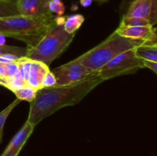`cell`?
Here are the masks:
<instances>
[{
	"label": "cell",
	"instance_id": "1",
	"mask_svg": "<svg viewBox=\"0 0 157 156\" xmlns=\"http://www.w3.org/2000/svg\"><path fill=\"white\" fill-rule=\"evenodd\" d=\"M102 82L104 80L96 71L76 84L54 86L37 90L36 96L31 102L27 121L35 127L60 109L78 104Z\"/></svg>",
	"mask_w": 157,
	"mask_h": 156
},
{
	"label": "cell",
	"instance_id": "2",
	"mask_svg": "<svg viewBox=\"0 0 157 156\" xmlns=\"http://www.w3.org/2000/svg\"><path fill=\"white\" fill-rule=\"evenodd\" d=\"M58 21L59 16L54 14L41 17L18 15L0 18V34L23 41L29 49L36 45Z\"/></svg>",
	"mask_w": 157,
	"mask_h": 156
},
{
	"label": "cell",
	"instance_id": "3",
	"mask_svg": "<svg viewBox=\"0 0 157 156\" xmlns=\"http://www.w3.org/2000/svg\"><path fill=\"white\" fill-rule=\"evenodd\" d=\"M140 45L157 46V42L125 38L114 31L101 44L76 59L89 70L96 72L117 55Z\"/></svg>",
	"mask_w": 157,
	"mask_h": 156
},
{
	"label": "cell",
	"instance_id": "4",
	"mask_svg": "<svg viewBox=\"0 0 157 156\" xmlns=\"http://www.w3.org/2000/svg\"><path fill=\"white\" fill-rule=\"evenodd\" d=\"M64 21L65 18L64 17L59 16L58 24L51 29L36 45L28 49L25 57L47 66L50 65L52 61L67 48L75 38V33H67L64 30Z\"/></svg>",
	"mask_w": 157,
	"mask_h": 156
},
{
	"label": "cell",
	"instance_id": "5",
	"mask_svg": "<svg viewBox=\"0 0 157 156\" xmlns=\"http://www.w3.org/2000/svg\"><path fill=\"white\" fill-rule=\"evenodd\" d=\"M143 68L141 60L134 53V48L117 55L98 71L103 80L112 79L123 75L135 73Z\"/></svg>",
	"mask_w": 157,
	"mask_h": 156
},
{
	"label": "cell",
	"instance_id": "6",
	"mask_svg": "<svg viewBox=\"0 0 157 156\" xmlns=\"http://www.w3.org/2000/svg\"><path fill=\"white\" fill-rule=\"evenodd\" d=\"M52 72L56 78L55 86L76 84L94 73L83 66L77 59L72 60L67 64L54 69Z\"/></svg>",
	"mask_w": 157,
	"mask_h": 156
},
{
	"label": "cell",
	"instance_id": "7",
	"mask_svg": "<svg viewBox=\"0 0 157 156\" xmlns=\"http://www.w3.org/2000/svg\"><path fill=\"white\" fill-rule=\"evenodd\" d=\"M123 16L148 20L153 26L157 21V0H124Z\"/></svg>",
	"mask_w": 157,
	"mask_h": 156
},
{
	"label": "cell",
	"instance_id": "8",
	"mask_svg": "<svg viewBox=\"0 0 157 156\" xmlns=\"http://www.w3.org/2000/svg\"><path fill=\"white\" fill-rule=\"evenodd\" d=\"M51 0H16L20 15L41 17L53 15L48 8Z\"/></svg>",
	"mask_w": 157,
	"mask_h": 156
},
{
	"label": "cell",
	"instance_id": "9",
	"mask_svg": "<svg viewBox=\"0 0 157 156\" xmlns=\"http://www.w3.org/2000/svg\"><path fill=\"white\" fill-rule=\"evenodd\" d=\"M35 126L26 121L21 129L15 135L1 156H18L20 151L33 132Z\"/></svg>",
	"mask_w": 157,
	"mask_h": 156
},
{
	"label": "cell",
	"instance_id": "10",
	"mask_svg": "<svg viewBox=\"0 0 157 156\" xmlns=\"http://www.w3.org/2000/svg\"><path fill=\"white\" fill-rule=\"evenodd\" d=\"M115 32L120 35L132 39L145 40L156 42V28L154 26H136L124 27L119 25Z\"/></svg>",
	"mask_w": 157,
	"mask_h": 156
},
{
	"label": "cell",
	"instance_id": "11",
	"mask_svg": "<svg viewBox=\"0 0 157 156\" xmlns=\"http://www.w3.org/2000/svg\"><path fill=\"white\" fill-rule=\"evenodd\" d=\"M48 71V66L39 61L32 60L28 77L27 85L36 90H40L41 88L43 79Z\"/></svg>",
	"mask_w": 157,
	"mask_h": 156
},
{
	"label": "cell",
	"instance_id": "12",
	"mask_svg": "<svg viewBox=\"0 0 157 156\" xmlns=\"http://www.w3.org/2000/svg\"><path fill=\"white\" fill-rule=\"evenodd\" d=\"M134 53L138 59L157 62V46H138L134 48Z\"/></svg>",
	"mask_w": 157,
	"mask_h": 156
},
{
	"label": "cell",
	"instance_id": "13",
	"mask_svg": "<svg viewBox=\"0 0 157 156\" xmlns=\"http://www.w3.org/2000/svg\"><path fill=\"white\" fill-rule=\"evenodd\" d=\"M84 17L81 14H75L67 16L64 22V28L67 33H75L84 23Z\"/></svg>",
	"mask_w": 157,
	"mask_h": 156
},
{
	"label": "cell",
	"instance_id": "14",
	"mask_svg": "<svg viewBox=\"0 0 157 156\" xmlns=\"http://www.w3.org/2000/svg\"><path fill=\"white\" fill-rule=\"evenodd\" d=\"M18 15L16 0H0V18Z\"/></svg>",
	"mask_w": 157,
	"mask_h": 156
},
{
	"label": "cell",
	"instance_id": "15",
	"mask_svg": "<svg viewBox=\"0 0 157 156\" xmlns=\"http://www.w3.org/2000/svg\"><path fill=\"white\" fill-rule=\"evenodd\" d=\"M6 87L9 90H12V92L28 86L27 83H26L25 80L24 76H23L22 73H21L20 70H18V73L14 76L9 78V79H6Z\"/></svg>",
	"mask_w": 157,
	"mask_h": 156
},
{
	"label": "cell",
	"instance_id": "16",
	"mask_svg": "<svg viewBox=\"0 0 157 156\" xmlns=\"http://www.w3.org/2000/svg\"><path fill=\"white\" fill-rule=\"evenodd\" d=\"M13 93L16 96L17 99H20L21 101L24 100L31 102L34 100V99L36 96L37 90L32 87H29V86H26V87H22L19 90H15Z\"/></svg>",
	"mask_w": 157,
	"mask_h": 156
},
{
	"label": "cell",
	"instance_id": "17",
	"mask_svg": "<svg viewBox=\"0 0 157 156\" xmlns=\"http://www.w3.org/2000/svg\"><path fill=\"white\" fill-rule=\"evenodd\" d=\"M27 50V47H15V46L4 44V45H0V56L5 54H12L20 58L21 57L25 56Z\"/></svg>",
	"mask_w": 157,
	"mask_h": 156
},
{
	"label": "cell",
	"instance_id": "18",
	"mask_svg": "<svg viewBox=\"0 0 157 156\" xmlns=\"http://www.w3.org/2000/svg\"><path fill=\"white\" fill-rule=\"evenodd\" d=\"M120 25L124 27H136V26H150L152 24L148 20L144 18L123 16Z\"/></svg>",
	"mask_w": 157,
	"mask_h": 156
},
{
	"label": "cell",
	"instance_id": "19",
	"mask_svg": "<svg viewBox=\"0 0 157 156\" xmlns=\"http://www.w3.org/2000/svg\"><path fill=\"white\" fill-rule=\"evenodd\" d=\"M20 102H21V100L16 98V99H15L12 103L9 104L6 109H4L2 111L0 112V142H2V139L3 128H4V125L6 122V119H7L8 116L10 115L11 112L13 110V109H15V107Z\"/></svg>",
	"mask_w": 157,
	"mask_h": 156
},
{
	"label": "cell",
	"instance_id": "20",
	"mask_svg": "<svg viewBox=\"0 0 157 156\" xmlns=\"http://www.w3.org/2000/svg\"><path fill=\"white\" fill-rule=\"evenodd\" d=\"M48 8L52 14H56L58 16H61L65 11V6L61 0H51Z\"/></svg>",
	"mask_w": 157,
	"mask_h": 156
},
{
	"label": "cell",
	"instance_id": "21",
	"mask_svg": "<svg viewBox=\"0 0 157 156\" xmlns=\"http://www.w3.org/2000/svg\"><path fill=\"white\" fill-rule=\"evenodd\" d=\"M4 67L5 73H6V80L14 76L19 70V67H18V64L17 62L4 64Z\"/></svg>",
	"mask_w": 157,
	"mask_h": 156
},
{
	"label": "cell",
	"instance_id": "22",
	"mask_svg": "<svg viewBox=\"0 0 157 156\" xmlns=\"http://www.w3.org/2000/svg\"><path fill=\"white\" fill-rule=\"evenodd\" d=\"M56 85V78L54 73L51 70H49L43 79L41 83V88H45V87H54Z\"/></svg>",
	"mask_w": 157,
	"mask_h": 156
},
{
	"label": "cell",
	"instance_id": "23",
	"mask_svg": "<svg viewBox=\"0 0 157 156\" xmlns=\"http://www.w3.org/2000/svg\"><path fill=\"white\" fill-rule=\"evenodd\" d=\"M141 63H142V67H146V68H149L150 70H151L152 71L154 72L155 73H157V62L155 61H142L141 60Z\"/></svg>",
	"mask_w": 157,
	"mask_h": 156
},
{
	"label": "cell",
	"instance_id": "24",
	"mask_svg": "<svg viewBox=\"0 0 157 156\" xmlns=\"http://www.w3.org/2000/svg\"><path fill=\"white\" fill-rule=\"evenodd\" d=\"M0 79L6 80V73H5L4 64L0 63Z\"/></svg>",
	"mask_w": 157,
	"mask_h": 156
},
{
	"label": "cell",
	"instance_id": "25",
	"mask_svg": "<svg viewBox=\"0 0 157 156\" xmlns=\"http://www.w3.org/2000/svg\"><path fill=\"white\" fill-rule=\"evenodd\" d=\"M92 2V0H81L80 3L83 7H89L91 5Z\"/></svg>",
	"mask_w": 157,
	"mask_h": 156
},
{
	"label": "cell",
	"instance_id": "26",
	"mask_svg": "<svg viewBox=\"0 0 157 156\" xmlns=\"http://www.w3.org/2000/svg\"><path fill=\"white\" fill-rule=\"evenodd\" d=\"M4 44H6V37L0 34V45H4Z\"/></svg>",
	"mask_w": 157,
	"mask_h": 156
},
{
	"label": "cell",
	"instance_id": "27",
	"mask_svg": "<svg viewBox=\"0 0 157 156\" xmlns=\"http://www.w3.org/2000/svg\"><path fill=\"white\" fill-rule=\"evenodd\" d=\"M0 86H2V87H6V81L5 80L0 79Z\"/></svg>",
	"mask_w": 157,
	"mask_h": 156
},
{
	"label": "cell",
	"instance_id": "28",
	"mask_svg": "<svg viewBox=\"0 0 157 156\" xmlns=\"http://www.w3.org/2000/svg\"><path fill=\"white\" fill-rule=\"evenodd\" d=\"M92 1H96V2H98L99 4H103V3L108 2V0H92Z\"/></svg>",
	"mask_w": 157,
	"mask_h": 156
}]
</instances>
